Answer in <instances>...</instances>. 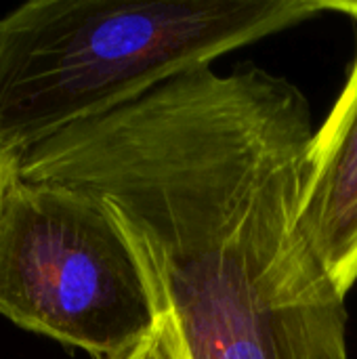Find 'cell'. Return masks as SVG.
<instances>
[{
  "instance_id": "obj_1",
  "label": "cell",
  "mask_w": 357,
  "mask_h": 359,
  "mask_svg": "<svg viewBox=\"0 0 357 359\" xmlns=\"http://www.w3.org/2000/svg\"><path fill=\"white\" fill-rule=\"evenodd\" d=\"M311 107L263 67L181 72L17 164L101 200L194 359H349L345 297L301 225Z\"/></svg>"
},
{
  "instance_id": "obj_2",
  "label": "cell",
  "mask_w": 357,
  "mask_h": 359,
  "mask_svg": "<svg viewBox=\"0 0 357 359\" xmlns=\"http://www.w3.org/2000/svg\"><path fill=\"white\" fill-rule=\"evenodd\" d=\"M337 0H32L0 19V149L36 145Z\"/></svg>"
},
{
  "instance_id": "obj_3",
  "label": "cell",
  "mask_w": 357,
  "mask_h": 359,
  "mask_svg": "<svg viewBox=\"0 0 357 359\" xmlns=\"http://www.w3.org/2000/svg\"><path fill=\"white\" fill-rule=\"evenodd\" d=\"M0 316L114 359L137 347L162 313L133 244L101 200L17 175L0 202Z\"/></svg>"
},
{
  "instance_id": "obj_4",
  "label": "cell",
  "mask_w": 357,
  "mask_h": 359,
  "mask_svg": "<svg viewBox=\"0 0 357 359\" xmlns=\"http://www.w3.org/2000/svg\"><path fill=\"white\" fill-rule=\"evenodd\" d=\"M357 32V0H337ZM301 225L337 290L357 284V42L343 90L314 133L303 172Z\"/></svg>"
},
{
  "instance_id": "obj_5",
  "label": "cell",
  "mask_w": 357,
  "mask_h": 359,
  "mask_svg": "<svg viewBox=\"0 0 357 359\" xmlns=\"http://www.w3.org/2000/svg\"><path fill=\"white\" fill-rule=\"evenodd\" d=\"M114 359H194L173 311H162L156 328L130 351Z\"/></svg>"
},
{
  "instance_id": "obj_6",
  "label": "cell",
  "mask_w": 357,
  "mask_h": 359,
  "mask_svg": "<svg viewBox=\"0 0 357 359\" xmlns=\"http://www.w3.org/2000/svg\"><path fill=\"white\" fill-rule=\"evenodd\" d=\"M17 164L19 162L13 156H8L4 149H0V202H2V196L8 189V185L17 177Z\"/></svg>"
}]
</instances>
